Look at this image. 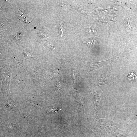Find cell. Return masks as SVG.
Segmentation results:
<instances>
[{
    "label": "cell",
    "mask_w": 137,
    "mask_h": 137,
    "mask_svg": "<svg viewBox=\"0 0 137 137\" xmlns=\"http://www.w3.org/2000/svg\"><path fill=\"white\" fill-rule=\"evenodd\" d=\"M91 92V91H90ZM91 93L94 96V100L93 104V107L96 111L97 109H99L102 105L101 102V96L97 92L95 95Z\"/></svg>",
    "instance_id": "obj_4"
},
{
    "label": "cell",
    "mask_w": 137,
    "mask_h": 137,
    "mask_svg": "<svg viewBox=\"0 0 137 137\" xmlns=\"http://www.w3.org/2000/svg\"><path fill=\"white\" fill-rule=\"evenodd\" d=\"M101 137H130L127 132L118 128H108L102 131Z\"/></svg>",
    "instance_id": "obj_2"
},
{
    "label": "cell",
    "mask_w": 137,
    "mask_h": 137,
    "mask_svg": "<svg viewBox=\"0 0 137 137\" xmlns=\"http://www.w3.org/2000/svg\"><path fill=\"white\" fill-rule=\"evenodd\" d=\"M95 118L97 122L95 129V130H101L106 128L117 125L116 122L113 119H101L96 117Z\"/></svg>",
    "instance_id": "obj_3"
},
{
    "label": "cell",
    "mask_w": 137,
    "mask_h": 137,
    "mask_svg": "<svg viewBox=\"0 0 137 137\" xmlns=\"http://www.w3.org/2000/svg\"><path fill=\"white\" fill-rule=\"evenodd\" d=\"M132 118L137 122V112H136L133 114V115Z\"/></svg>",
    "instance_id": "obj_8"
},
{
    "label": "cell",
    "mask_w": 137,
    "mask_h": 137,
    "mask_svg": "<svg viewBox=\"0 0 137 137\" xmlns=\"http://www.w3.org/2000/svg\"><path fill=\"white\" fill-rule=\"evenodd\" d=\"M116 58V57H114L107 60L95 62L84 61V70L87 73H90L95 70L110 64Z\"/></svg>",
    "instance_id": "obj_1"
},
{
    "label": "cell",
    "mask_w": 137,
    "mask_h": 137,
    "mask_svg": "<svg viewBox=\"0 0 137 137\" xmlns=\"http://www.w3.org/2000/svg\"><path fill=\"white\" fill-rule=\"evenodd\" d=\"M92 29H87V33H93V31L92 30Z\"/></svg>",
    "instance_id": "obj_9"
},
{
    "label": "cell",
    "mask_w": 137,
    "mask_h": 137,
    "mask_svg": "<svg viewBox=\"0 0 137 137\" xmlns=\"http://www.w3.org/2000/svg\"><path fill=\"white\" fill-rule=\"evenodd\" d=\"M108 76L107 73H104L103 75L98 79L95 87L101 85L108 84L109 83V80Z\"/></svg>",
    "instance_id": "obj_5"
},
{
    "label": "cell",
    "mask_w": 137,
    "mask_h": 137,
    "mask_svg": "<svg viewBox=\"0 0 137 137\" xmlns=\"http://www.w3.org/2000/svg\"><path fill=\"white\" fill-rule=\"evenodd\" d=\"M95 41L94 39H91L87 40L84 42V43L87 44L88 45L93 46L95 44Z\"/></svg>",
    "instance_id": "obj_6"
},
{
    "label": "cell",
    "mask_w": 137,
    "mask_h": 137,
    "mask_svg": "<svg viewBox=\"0 0 137 137\" xmlns=\"http://www.w3.org/2000/svg\"><path fill=\"white\" fill-rule=\"evenodd\" d=\"M130 25V23L129 21H128L127 23H126L125 26L126 29L128 32H130V31H131V28Z\"/></svg>",
    "instance_id": "obj_7"
}]
</instances>
